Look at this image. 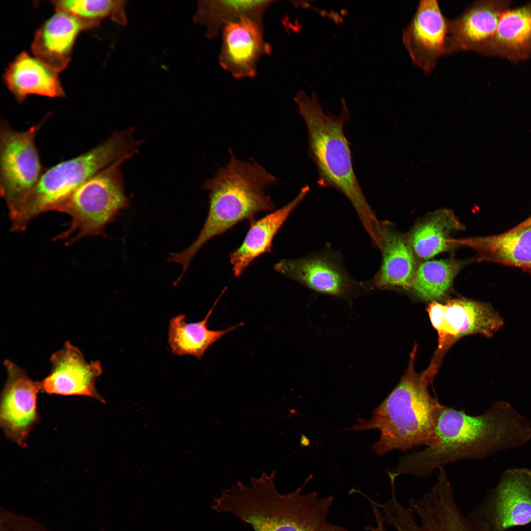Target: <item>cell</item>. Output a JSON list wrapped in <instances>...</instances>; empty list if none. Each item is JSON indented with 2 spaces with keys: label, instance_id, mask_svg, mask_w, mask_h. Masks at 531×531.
<instances>
[{
  "label": "cell",
  "instance_id": "3",
  "mask_svg": "<svg viewBox=\"0 0 531 531\" xmlns=\"http://www.w3.org/2000/svg\"><path fill=\"white\" fill-rule=\"evenodd\" d=\"M416 346L400 382L373 411L369 419H357L352 427L343 432L378 429L381 435L373 444L380 455L392 450L403 452L419 445L427 447L437 442L436 416L440 405L428 387L437 368L431 364L421 373L414 369Z\"/></svg>",
  "mask_w": 531,
  "mask_h": 531
},
{
  "label": "cell",
  "instance_id": "22",
  "mask_svg": "<svg viewBox=\"0 0 531 531\" xmlns=\"http://www.w3.org/2000/svg\"><path fill=\"white\" fill-rule=\"evenodd\" d=\"M58 73L36 57L22 52L7 68L5 82L20 102L30 94L62 97Z\"/></svg>",
  "mask_w": 531,
  "mask_h": 531
},
{
  "label": "cell",
  "instance_id": "2",
  "mask_svg": "<svg viewBox=\"0 0 531 531\" xmlns=\"http://www.w3.org/2000/svg\"><path fill=\"white\" fill-rule=\"evenodd\" d=\"M276 473L252 477L249 485L237 481L214 499L212 509L236 516L253 531H350L327 520L332 496L302 494L312 476L301 487L282 494L276 487Z\"/></svg>",
  "mask_w": 531,
  "mask_h": 531
},
{
  "label": "cell",
  "instance_id": "24",
  "mask_svg": "<svg viewBox=\"0 0 531 531\" xmlns=\"http://www.w3.org/2000/svg\"><path fill=\"white\" fill-rule=\"evenodd\" d=\"M275 0H199L193 16V22L204 26L209 39L217 37L228 23L243 17L263 24L266 9Z\"/></svg>",
  "mask_w": 531,
  "mask_h": 531
},
{
  "label": "cell",
  "instance_id": "21",
  "mask_svg": "<svg viewBox=\"0 0 531 531\" xmlns=\"http://www.w3.org/2000/svg\"><path fill=\"white\" fill-rule=\"evenodd\" d=\"M483 260L531 271V222L525 220L503 233L461 240Z\"/></svg>",
  "mask_w": 531,
  "mask_h": 531
},
{
  "label": "cell",
  "instance_id": "29",
  "mask_svg": "<svg viewBox=\"0 0 531 531\" xmlns=\"http://www.w3.org/2000/svg\"><path fill=\"white\" fill-rule=\"evenodd\" d=\"M0 531H52L32 517L1 507Z\"/></svg>",
  "mask_w": 531,
  "mask_h": 531
},
{
  "label": "cell",
  "instance_id": "9",
  "mask_svg": "<svg viewBox=\"0 0 531 531\" xmlns=\"http://www.w3.org/2000/svg\"><path fill=\"white\" fill-rule=\"evenodd\" d=\"M4 365L7 372L0 406V424L7 439L24 447L32 429L39 422L37 399L41 382L30 378L12 361Z\"/></svg>",
  "mask_w": 531,
  "mask_h": 531
},
{
  "label": "cell",
  "instance_id": "12",
  "mask_svg": "<svg viewBox=\"0 0 531 531\" xmlns=\"http://www.w3.org/2000/svg\"><path fill=\"white\" fill-rule=\"evenodd\" d=\"M274 268L315 292L348 300L369 291L366 283L351 278L337 260L326 254L282 260Z\"/></svg>",
  "mask_w": 531,
  "mask_h": 531
},
{
  "label": "cell",
  "instance_id": "25",
  "mask_svg": "<svg viewBox=\"0 0 531 531\" xmlns=\"http://www.w3.org/2000/svg\"><path fill=\"white\" fill-rule=\"evenodd\" d=\"M463 228L452 211L439 210L414 228L409 242L418 257L429 259L452 248L456 243L450 238V234Z\"/></svg>",
  "mask_w": 531,
  "mask_h": 531
},
{
  "label": "cell",
  "instance_id": "19",
  "mask_svg": "<svg viewBox=\"0 0 531 531\" xmlns=\"http://www.w3.org/2000/svg\"><path fill=\"white\" fill-rule=\"evenodd\" d=\"M481 54L514 63L531 58V1L511 7L503 14Z\"/></svg>",
  "mask_w": 531,
  "mask_h": 531
},
{
  "label": "cell",
  "instance_id": "10",
  "mask_svg": "<svg viewBox=\"0 0 531 531\" xmlns=\"http://www.w3.org/2000/svg\"><path fill=\"white\" fill-rule=\"evenodd\" d=\"M438 334L439 351H444L462 336H492L503 324L500 314L488 303L466 298L449 299L428 313Z\"/></svg>",
  "mask_w": 531,
  "mask_h": 531
},
{
  "label": "cell",
  "instance_id": "11",
  "mask_svg": "<svg viewBox=\"0 0 531 531\" xmlns=\"http://www.w3.org/2000/svg\"><path fill=\"white\" fill-rule=\"evenodd\" d=\"M449 22L436 0H420L402 32L403 43L413 63L427 75L439 59L450 54Z\"/></svg>",
  "mask_w": 531,
  "mask_h": 531
},
{
  "label": "cell",
  "instance_id": "1",
  "mask_svg": "<svg viewBox=\"0 0 531 531\" xmlns=\"http://www.w3.org/2000/svg\"><path fill=\"white\" fill-rule=\"evenodd\" d=\"M436 433L434 445L400 459L388 472L390 480L395 481L404 474L425 477L450 463L481 459L520 446L531 437V424L505 401L494 403L476 416L441 404L436 416Z\"/></svg>",
  "mask_w": 531,
  "mask_h": 531
},
{
  "label": "cell",
  "instance_id": "5",
  "mask_svg": "<svg viewBox=\"0 0 531 531\" xmlns=\"http://www.w3.org/2000/svg\"><path fill=\"white\" fill-rule=\"evenodd\" d=\"M230 153L228 164L205 183L209 193L208 214L197 237L184 250L189 258L211 238L238 222L252 219L259 212L274 210L265 189L277 178L256 162L240 160L231 149Z\"/></svg>",
  "mask_w": 531,
  "mask_h": 531
},
{
  "label": "cell",
  "instance_id": "6",
  "mask_svg": "<svg viewBox=\"0 0 531 531\" xmlns=\"http://www.w3.org/2000/svg\"><path fill=\"white\" fill-rule=\"evenodd\" d=\"M133 128L117 131L88 151L45 169L25 204L14 231H24L30 221L51 211L89 177L125 155L136 152L141 141Z\"/></svg>",
  "mask_w": 531,
  "mask_h": 531
},
{
  "label": "cell",
  "instance_id": "16",
  "mask_svg": "<svg viewBox=\"0 0 531 531\" xmlns=\"http://www.w3.org/2000/svg\"><path fill=\"white\" fill-rule=\"evenodd\" d=\"M511 5L509 0H477L460 16L449 20L450 54L461 51L481 54Z\"/></svg>",
  "mask_w": 531,
  "mask_h": 531
},
{
  "label": "cell",
  "instance_id": "13",
  "mask_svg": "<svg viewBox=\"0 0 531 531\" xmlns=\"http://www.w3.org/2000/svg\"><path fill=\"white\" fill-rule=\"evenodd\" d=\"M221 33L220 66L236 79L255 77L260 59L271 51L264 38L263 24L243 17L226 25Z\"/></svg>",
  "mask_w": 531,
  "mask_h": 531
},
{
  "label": "cell",
  "instance_id": "28",
  "mask_svg": "<svg viewBox=\"0 0 531 531\" xmlns=\"http://www.w3.org/2000/svg\"><path fill=\"white\" fill-rule=\"evenodd\" d=\"M398 531H491L477 518L456 511H445L427 515L411 521Z\"/></svg>",
  "mask_w": 531,
  "mask_h": 531
},
{
  "label": "cell",
  "instance_id": "31",
  "mask_svg": "<svg viewBox=\"0 0 531 531\" xmlns=\"http://www.w3.org/2000/svg\"><path fill=\"white\" fill-rule=\"evenodd\" d=\"M526 222H531V216L525 220Z\"/></svg>",
  "mask_w": 531,
  "mask_h": 531
},
{
  "label": "cell",
  "instance_id": "23",
  "mask_svg": "<svg viewBox=\"0 0 531 531\" xmlns=\"http://www.w3.org/2000/svg\"><path fill=\"white\" fill-rule=\"evenodd\" d=\"M222 294L201 321L187 323L185 316L183 314H179L170 319L168 342L174 354L177 356L192 355L201 359L212 344L227 333L241 325L240 323L225 329L218 330H210L207 328L208 321Z\"/></svg>",
  "mask_w": 531,
  "mask_h": 531
},
{
  "label": "cell",
  "instance_id": "8",
  "mask_svg": "<svg viewBox=\"0 0 531 531\" xmlns=\"http://www.w3.org/2000/svg\"><path fill=\"white\" fill-rule=\"evenodd\" d=\"M44 121L20 132L8 122L0 125V190L6 204L11 229L18 223L32 190L44 170L35 144Z\"/></svg>",
  "mask_w": 531,
  "mask_h": 531
},
{
  "label": "cell",
  "instance_id": "18",
  "mask_svg": "<svg viewBox=\"0 0 531 531\" xmlns=\"http://www.w3.org/2000/svg\"><path fill=\"white\" fill-rule=\"evenodd\" d=\"M376 246L382 261L378 271L366 283L369 290L411 288L416 269L413 250L405 236L388 224L381 223Z\"/></svg>",
  "mask_w": 531,
  "mask_h": 531
},
{
  "label": "cell",
  "instance_id": "7",
  "mask_svg": "<svg viewBox=\"0 0 531 531\" xmlns=\"http://www.w3.org/2000/svg\"><path fill=\"white\" fill-rule=\"evenodd\" d=\"M135 153L124 155L92 175L51 208L71 217L68 229L55 239H67L65 243L71 244L86 236L103 234L106 226L129 205L121 167Z\"/></svg>",
  "mask_w": 531,
  "mask_h": 531
},
{
  "label": "cell",
  "instance_id": "26",
  "mask_svg": "<svg viewBox=\"0 0 531 531\" xmlns=\"http://www.w3.org/2000/svg\"><path fill=\"white\" fill-rule=\"evenodd\" d=\"M463 264L454 259L426 261L416 269L411 288L422 299L436 301L448 291Z\"/></svg>",
  "mask_w": 531,
  "mask_h": 531
},
{
  "label": "cell",
  "instance_id": "17",
  "mask_svg": "<svg viewBox=\"0 0 531 531\" xmlns=\"http://www.w3.org/2000/svg\"><path fill=\"white\" fill-rule=\"evenodd\" d=\"M94 27L71 14L56 10L37 31L31 46L32 52L36 58L59 73L70 62L80 33Z\"/></svg>",
  "mask_w": 531,
  "mask_h": 531
},
{
  "label": "cell",
  "instance_id": "15",
  "mask_svg": "<svg viewBox=\"0 0 531 531\" xmlns=\"http://www.w3.org/2000/svg\"><path fill=\"white\" fill-rule=\"evenodd\" d=\"M485 509L491 531H505L531 523V471H505L491 492Z\"/></svg>",
  "mask_w": 531,
  "mask_h": 531
},
{
  "label": "cell",
  "instance_id": "27",
  "mask_svg": "<svg viewBox=\"0 0 531 531\" xmlns=\"http://www.w3.org/2000/svg\"><path fill=\"white\" fill-rule=\"evenodd\" d=\"M52 2L56 10L71 14L92 24L95 27L107 17L122 26L127 24L124 0H62Z\"/></svg>",
  "mask_w": 531,
  "mask_h": 531
},
{
  "label": "cell",
  "instance_id": "20",
  "mask_svg": "<svg viewBox=\"0 0 531 531\" xmlns=\"http://www.w3.org/2000/svg\"><path fill=\"white\" fill-rule=\"evenodd\" d=\"M309 190V186L305 185L288 204L258 220L251 222L242 243L230 254V262L235 276H240L258 257L271 251L272 241L276 234Z\"/></svg>",
  "mask_w": 531,
  "mask_h": 531
},
{
  "label": "cell",
  "instance_id": "4",
  "mask_svg": "<svg viewBox=\"0 0 531 531\" xmlns=\"http://www.w3.org/2000/svg\"><path fill=\"white\" fill-rule=\"evenodd\" d=\"M294 99L306 125L308 154L316 166L318 185L331 187L343 194L374 239L380 222L366 199L354 170L350 143L344 130L350 117L345 99H341L342 109L338 116L324 113L315 91L312 92L310 97L299 90Z\"/></svg>",
  "mask_w": 531,
  "mask_h": 531
},
{
  "label": "cell",
  "instance_id": "30",
  "mask_svg": "<svg viewBox=\"0 0 531 531\" xmlns=\"http://www.w3.org/2000/svg\"><path fill=\"white\" fill-rule=\"evenodd\" d=\"M319 11L323 16L328 17L336 24L341 23L343 21L342 17L338 13L333 11L331 10L329 12H327L326 11H324V10H320Z\"/></svg>",
  "mask_w": 531,
  "mask_h": 531
},
{
  "label": "cell",
  "instance_id": "14",
  "mask_svg": "<svg viewBox=\"0 0 531 531\" xmlns=\"http://www.w3.org/2000/svg\"><path fill=\"white\" fill-rule=\"evenodd\" d=\"M49 374L41 382L43 391L50 394L87 396L105 403L95 386L102 373L98 360L88 362L81 351L69 341L52 354Z\"/></svg>",
  "mask_w": 531,
  "mask_h": 531
}]
</instances>
